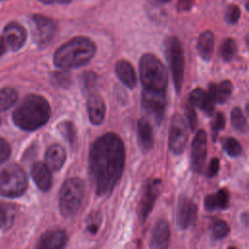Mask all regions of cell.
I'll list each match as a JSON object with an SVG mask.
<instances>
[{
    "label": "cell",
    "instance_id": "cell-22",
    "mask_svg": "<svg viewBox=\"0 0 249 249\" xmlns=\"http://www.w3.org/2000/svg\"><path fill=\"white\" fill-rule=\"evenodd\" d=\"M116 74L120 81L129 89H133L136 85V76L132 65L127 60H120L115 66Z\"/></svg>",
    "mask_w": 249,
    "mask_h": 249
},
{
    "label": "cell",
    "instance_id": "cell-30",
    "mask_svg": "<svg viewBox=\"0 0 249 249\" xmlns=\"http://www.w3.org/2000/svg\"><path fill=\"white\" fill-rule=\"evenodd\" d=\"M58 129L61 132V134L64 136V138L67 140L69 145H73L76 141V127L74 124L70 121L62 122L58 124Z\"/></svg>",
    "mask_w": 249,
    "mask_h": 249
},
{
    "label": "cell",
    "instance_id": "cell-43",
    "mask_svg": "<svg viewBox=\"0 0 249 249\" xmlns=\"http://www.w3.org/2000/svg\"><path fill=\"white\" fill-rule=\"evenodd\" d=\"M5 51H6V43L3 37H0V57L4 54Z\"/></svg>",
    "mask_w": 249,
    "mask_h": 249
},
{
    "label": "cell",
    "instance_id": "cell-35",
    "mask_svg": "<svg viewBox=\"0 0 249 249\" xmlns=\"http://www.w3.org/2000/svg\"><path fill=\"white\" fill-rule=\"evenodd\" d=\"M240 18V9L238 6L231 4L228 7L227 12H226V20L231 23V24H234L238 21Z\"/></svg>",
    "mask_w": 249,
    "mask_h": 249
},
{
    "label": "cell",
    "instance_id": "cell-8",
    "mask_svg": "<svg viewBox=\"0 0 249 249\" xmlns=\"http://www.w3.org/2000/svg\"><path fill=\"white\" fill-rule=\"evenodd\" d=\"M31 33L35 44L39 48L47 47L55 34L54 22L41 14H34L30 18Z\"/></svg>",
    "mask_w": 249,
    "mask_h": 249
},
{
    "label": "cell",
    "instance_id": "cell-15",
    "mask_svg": "<svg viewBox=\"0 0 249 249\" xmlns=\"http://www.w3.org/2000/svg\"><path fill=\"white\" fill-rule=\"evenodd\" d=\"M189 99V102L193 106L198 107L206 115L210 116L213 114L216 100L213 92L210 89H208V92H205L202 89L196 88L194 90H192Z\"/></svg>",
    "mask_w": 249,
    "mask_h": 249
},
{
    "label": "cell",
    "instance_id": "cell-32",
    "mask_svg": "<svg viewBox=\"0 0 249 249\" xmlns=\"http://www.w3.org/2000/svg\"><path fill=\"white\" fill-rule=\"evenodd\" d=\"M211 230H212V234L215 238H223L227 236L230 231L228 223L223 220H216L211 225Z\"/></svg>",
    "mask_w": 249,
    "mask_h": 249
},
{
    "label": "cell",
    "instance_id": "cell-2",
    "mask_svg": "<svg viewBox=\"0 0 249 249\" xmlns=\"http://www.w3.org/2000/svg\"><path fill=\"white\" fill-rule=\"evenodd\" d=\"M51 107L48 100L38 94H29L13 113V121L22 130L32 131L43 126L49 120Z\"/></svg>",
    "mask_w": 249,
    "mask_h": 249
},
{
    "label": "cell",
    "instance_id": "cell-34",
    "mask_svg": "<svg viewBox=\"0 0 249 249\" xmlns=\"http://www.w3.org/2000/svg\"><path fill=\"white\" fill-rule=\"evenodd\" d=\"M100 222H101L100 213L97 212V211L92 212V213L89 216V219H88V222H87V229H88V231H89L90 233H92V234L96 233L97 231H98Z\"/></svg>",
    "mask_w": 249,
    "mask_h": 249
},
{
    "label": "cell",
    "instance_id": "cell-14",
    "mask_svg": "<svg viewBox=\"0 0 249 249\" xmlns=\"http://www.w3.org/2000/svg\"><path fill=\"white\" fill-rule=\"evenodd\" d=\"M197 216V205L187 197H182L178 203L177 225L181 229L193 226Z\"/></svg>",
    "mask_w": 249,
    "mask_h": 249
},
{
    "label": "cell",
    "instance_id": "cell-26",
    "mask_svg": "<svg viewBox=\"0 0 249 249\" xmlns=\"http://www.w3.org/2000/svg\"><path fill=\"white\" fill-rule=\"evenodd\" d=\"M18 99V92L15 89L7 87L0 89V112L10 109Z\"/></svg>",
    "mask_w": 249,
    "mask_h": 249
},
{
    "label": "cell",
    "instance_id": "cell-23",
    "mask_svg": "<svg viewBox=\"0 0 249 249\" xmlns=\"http://www.w3.org/2000/svg\"><path fill=\"white\" fill-rule=\"evenodd\" d=\"M215 45V36L212 31L206 30L202 32L197 41V51L202 59L208 61L211 59Z\"/></svg>",
    "mask_w": 249,
    "mask_h": 249
},
{
    "label": "cell",
    "instance_id": "cell-17",
    "mask_svg": "<svg viewBox=\"0 0 249 249\" xmlns=\"http://www.w3.org/2000/svg\"><path fill=\"white\" fill-rule=\"evenodd\" d=\"M67 242V235L62 230H52L45 232L37 247L40 249H59L65 246Z\"/></svg>",
    "mask_w": 249,
    "mask_h": 249
},
{
    "label": "cell",
    "instance_id": "cell-12",
    "mask_svg": "<svg viewBox=\"0 0 249 249\" xmlns=\"http://www.w3.org/2000/svg\"><path fill=\"white\" fill-rule=\"evenodd\" d=\"M207 151V135L202 129L198 130L192 142L191 163L194 171L200 172L205 161Z\"/></svg>",
    "mask_w": 249,
    "mask_h": 249
},
{
    "label": "cell",
    "instance_id": "cell-10",
    "mask_svg": "<svg viewBox=\"0 0 249 249\" xmlns=\"http://www.w3.org/2000/svg\"><path fill=\"white\" fill-rule=\"evenodd\" d=\"M188 140L187 124L183 117L174 115L169 128V149L173 154H181L185 150Z\"/></svg>",
    "mask_w": 249,
    "mask_h": 249
},
{
    "label": "cell",
    "instance_id": "cell-16",
    "mask_svg": "<svg viewBox=\"0 0 249 249\" xmlns=\"http://www.w3.org/2000/svg\"><path fill=\"white\" fill-rule=\"evenodd\" d=\"M170 240V228L165 220H159L152 231L151 248H166Z\"/></svg>",
    "mask_w": 249,
    "mask_h": 249
},
{
    "label": "cell",
    "instance_id": "cell-28",
    "mask_svg": "<svg viewBox=\"0 0 249 249\" xmlns=\"http://www.w3.org/2000/svg\"><path fill=\"white\" fill-rule=\"evenodd\" d=\"M231 123L235 130L241 133H246L248 130L247 121L240 108L235 107L231 112Z\"/></svg>",
    "mask_w": 249,
    "mask_h": 249
},
{
    "label": "cell",
    "instance_id": "cell-4",
    "mask_svg": "<svg viewBox=\"0 0 249 249\" xmlns=\"http://www.w3.org/2000/svg\"><path fill=\"white\" fill-rule=\"evenodd\" d=\"M140 81L145 89L164 90L168 75L162 62L152 53H145L139 60Z\"/></svg>",
    "mask_w": 249,
    "mask_h": 249
},
{
    "label": "cell",
    "instance_id": "cell-13",
    "mask_svg": "<svg viewBox=\"0 0 249 249\" xmlns=\"http://www.w3.org/2000/svg\"><path fill=\"white\" fill-rule=\"evenodd\" d=\"M26 30L25 28L15 21L9 22L4 28L3 39L13 51H18L24 45L26 41Z\"/></svg>",
    "mask_w": 249,
    "mask_h": 249
},
{
    "label": "cell",
    "instance_id": "cell-27",
    "mask_svg": "<svg viewBox=\"0 0 249 249\" xmlns=\"http://www.w3.org/2000/svg\"><path fill=\"white\" fill-rule=\"evenodd\" d=\"M233 89V86L231 81L225 80L222 81L220 84H214V94L216 102L225 103L231 96Z\"/></svg>",
    "mask_w": 249,
    "mask_h": 249
},
{
    "label": "cell",
    "instance_id": "cell-11",
    "mask_svg": "<svg viewBox=\"0 0 249 249\" xmlns=\"http://www.w3.org/2000/svg\"><path fill=\"white\" fill-rule=\"evenodd\" d=\"M162 190V182L160 179H156L148 182L143 196L139 203V219L144 222L151 213L155 201Z\"/></svg>",
    "mask_w": 249,
    "mask_h": 249
},
{
    "label": "cell",
    "instance_id": "cell-41",
    "mask_svg": "<svg viewBox=\"0 0 249 249\" xmlns=\"http://www.w3.org/2000/svg\"><path fill=\"white\" fill-rule=\"evenodd\" d=\"M194 3H195V0H178L176 8L180 12L189 11L194 6Z\"/></svg>",
    "mask_w": 249,
    "mask_h": 249
},
{
    "label": "cell",
    "instance_id": "cell-18",
    "mask_svg": "<svg viewBox=\"0 0 249 249\" xmlns=\"http://www.w3.org/2000/svg\"><path fill=\"white\" fill-rule=\"evenodd\" d=\"M137 139L139 148L142 152L147 153L153 149L155 143L154 132L150 123L145 118H141L138 121Z\"/></svg>",
    "mask_w": 249,
    "mask_h": 249
},
{
    "label": "cell",
    "instance_id": "cell-6",
    "mask_svg": "<svg viewBox=\"0 0 249 249\" xmlns=\"http://www.w3.org/2000/svg\"><path fill=\"white\" fill-rule=\"evenodd\" d=\"M27 189V178L23 169L10 164L0 170V195L15 198L22 196Z\"/></svg>",
    "mask_w": 249,
    "mask_h": 249
},
{
    "label": "cell",
    "instance_id": "cell-33",
    "mask_svg": "<svg viewBox=\"0 0 249 249\" xmlns=\"http://www.w3.org/2000/svg\"><path fill=\"white\" fill-rule=\"evenodd\" d=\"M225 127V117L222 113H217L213 120L211 121V130H212V136L213 139H216V136L218 135L219 131L224 129Z\"/></svg>",
    "mask_w": 249,
    "mask_h": 249
},
{
    "label": "cell",
    "instance_id": "cell-25",
    "mask_svg": "<svg viewBox=\"0 0 249 249\" xmlns=\"http://www.w3.org/2000/svg\"><path fill=\"white\" fill-rule=\"evenodd\" d=\"M16 207L7 202L0 201V229L7 231L10 229L15 221Z\"/></svg>",
    "mask_w": 249,
    "mask_h": 249
},
{
    "label": "cell",
    "instance_id": "cell-45",
    "mask_svg": "<svg viewBox=\"0 0 249 249\" xmlns=\"http://www.w3.org/2000/svg\"><path fill=\"white\" fill-rule=\"evenodd\" d=\"M0 124H1V119H0Z\"/></svg>",
    "mask_w": 249,
    "mask_h": 249
},
{
    "label": "cell",
    "instance_id": "cell-3",
    "mask_svg": "<svg viewBox=\"0 0 249 249\" xmlns=\"http://www.w3.org/2000/svg\"><path fill=\"white\" fill-rule=\"evenodd\" d=\"M96 53L95 43L85 36L74 37L61 45L53 54V63L61 69L83 66L90 61Z\"/></svg>",
    "mask_w": 249,
    "mask_h": 249
},
{
    "label": "cell",
    "instance_id": "cell-44",
    "mask_svg": "<svg viewBox=\"0 0 249 249\" xmlns=\"http://www.w3.org/2000/svg\"><path fill=\"white\" fill-rule=\"evenodd\" d=\"M157 2H160V3H168L170 2L171 0H156Z\"/></svg>",
    "mask_w": 249,
    "mask_h": 249
},
{
    "label": "cell",
    "instance_id": "cell-20",
    "mask_svg": "<svg viewBox=\"0 0 249 249\" xmlns=\"http://www.w3.org/2000/svg\"><path fill=\"white\" fill-rule=\"evenodd\" d=\"M31 177L41 191H48L52 186V173L49 166L43 162H37L32 166Z\"/></svg>",
    "mask_w": 249,
    "mask_h": 249
},
{
    "label": "cell",
    "instance_id": "cell-9",
    "mask_svg": "<svg viewBox=\"0 0 249 249\" xmlns=\"http://www.w3.org/2000/svg\"><path fill=\"white\" fill-rule=\"evenodd\" d=\"M142 105L154 122L160 124L164 118L166 109V95L164 90L145 89L142 93Z\"/></svg>",
    "mask_w": 249,
    "mask_h": 249
},
{
    "label": "cell",
    "instance_id": "cell-21",
    "mask_svg": "<svg viewBox=\"0 0 249 249\" xmlns=\"http://www.w3.org/2000/svg\"><path fill=\"white\" fill-rule=\"evenodd\" d=\"M66 160L65 150L58 144H53L46 151V162L50 169L58 171Z\"/></svg>",
    "mask_w": 249,
    "mask_h": 249
},
{
    "label": "cell",
    "instance_id": "cell-31",
    "mask_svg": "<svg viewBox=\"0 0 249 249\" xmlns=\"http://www.w3.org/2000/svg\"><path fill=\"white\" fill-rule=\"evenodd\" d=\"M223 148H224V151L230 157H238L242 152L241 145L236 139L232 137H229L224 141Z\"/></svg>",
    "mask_w": 249,
    "mask_h": 249
},
{
    "label": "cell",
    "instance_id": "cell-37",
    "mask_svg": "<svg viewBox=\"0 0 249 249\" xmlns=\"http://www.w3.org/2000/svg\"><path fill=\"white\" fill-rule=\"evenodd\" d=\"M97 77L93 72H86L82 76V82L83 87L86 88V89H92L95 87Z\"/></svg>",
    "mask_w": 249,
    "mask_h": 249
},
{
    "label": "cell",
    "instance_id": "cell-1",
    "mask_svg": "<svg viewBox=\"0 0 249 249\" xmlns=\"http://www.w3.org/2000/svg\"><path fill=\"white\" fill-rule=\"evenodd\" d=\"M125 150L122 139L113 132L98 137L89 154V178L95 195L102 196L112 192L122 176Z\"/></svg>",
    "mask_w": 249,
    "mask_h": 249
},
{
    "label": "cell",
    "instance_id": "cell-29",
    "mask_svg": "<svg viewBox=\"0 0 249 249\" xmlns=\"http://www.w3.org/2000/svg\"><path fill=\"white\" fill-rule=\"evenodd\" d=\"M236 51H237L236 43L231 38H228V39L224 40V42L222 43L221 48H220V53H221L222 58L227 62L231 61L234 57Z\"/></svg>",
    "mask_w": 249,
    "mask_h": 249
},
{
    "label": "cell",
    "instance_id": "cell-38",
    "mask_svg": "<svg viewBox=\"0 0 249 249\" xmlns=\"http://www.w3.org/2000/svg\"><path fill=\"white\" fill-rule=\"evenodd\" d=\"M11 155V148L9 143L0 137V163L6 161Z\"/></svg>",
    "mask_w": 249,
    "mask_h": 249
},
{
    "label": "cell",
    "instance_id": "cell-42",
    "mask_svg": "<svg viewBox=\"0 0 249 249\" xmlns=\"http://www.w3.org/2000/svg\"><path fill=\"white\" fill-rule=\"evenodd\" d=\"M40 2L44 3V4H53V3H58V4H69L71 3L73 0H39Z\"/></svg>",
    "mask_w": 249,
    "mask_h": 249
},
{
    "label": "cell",
    "instance_id": "cell-7",
    "mask_svg": "<svg viewBox=\"0 0 249 249\" xmlns=\"http://www.w3.org/2000/svg\"><path fill=\"white\" fill-rule=\"evenodd\" d=\"M165 54L172 74L175 90L179 94L184 80L185 59L182 45L176 37H168L165 41Z\"/></svg>",
    "mask_w": 249,
    "mask_h": 249
},
{
    "label": "cell",
    "instance_id": "cell-36",
    "mask_svg": "<svg viewBox=\"0 0 249 249\" xmlns=\"http://www.w3.org/2000/svg\"><path fill=\"white\" fill-rule=\"evenodd\" d=\"M185 114H186V117H187V122L190 125V128L194 131L196 126L197 120H196V114L195 112L194 106L190 102L185 107Z\"/></svg>",
    "mask_w": 249,
    "mask_h": 249
},
{
    "label": "cell",
    "instance_id": "cell-40",
    "mask_svg": "<svg viewBox=\"0 0 249 249\" xmlns=\"http://www.w3.org/2000/svg\"><path fill=\"white\" fill-rule=\"evenodd\" d=\"M219 168H220V160H219V159L213 158L210 160V163H209V166H208V170H207L208 177L215 176L218 173Z\"/></svg>",
    "mask_w": 249,
    "mask_h": 249
},
{
    "label": "cell",
    "instance_id": "cell-5",
    "mask_svg": "<svg viewBox=\"0 0 249 249\" xmlns=\"http://www.w3.org/2000/svg\"><path fill=\"white\" fill-rule=\"evenodd\" d=\"M85 196V183L80 178H69L62 184L58 206L61 216L72 218L80 209Z\"/></svg>",
    "mask_w": 249,
    "mask_h": 249
},
{
    "label": "cell",
    "instance_id": "cell-19",
    "mask_svg": "<svg viewBox=\"0 0 249 249\" xmlns=\"http://www.w3.org/2000/svg\"><path fill=\"white\" fill-rule=\"evenodd\" d=\"M87 110L90 123L92 124H100L105 117L106 107L103 99L97 94H91L87 102Z\"/></svg>",
    "mask_w": 249,
    "mask_h": 249
},
{
    "label": "cell",
    "instance_id": "cell-39",
    "mask_svg": "<svg viewBox=\"0 0 249 249\" xmlns=\"http://www.w3.org/2000/svg\"><path fill=\"white\" fill-rule=\"evenodd\" d=\"M69 75L66 72H56L53 74V80L60 87H66L70 83Z\"/></svg>",
    "mask_w": 249,
    "mask_h": 249
},
{
    "label": "cell",
    "instance_id": "cell-24",
    "mask_svg": "<svg viewBox=\"0 0 249 249\" xmlns=\"http://www.w3.org/2000/svg\"><path fill=\"white\" fill-rule=\"evenodd\" d=\"M230 195L227 189H220L216 194L208 195L205 197L204 205L208 211H212L216 208L226 209L229 206Z\"/></svg>",
    "mask_w": 249,
    "mask_h": 249
}]
</instances>
